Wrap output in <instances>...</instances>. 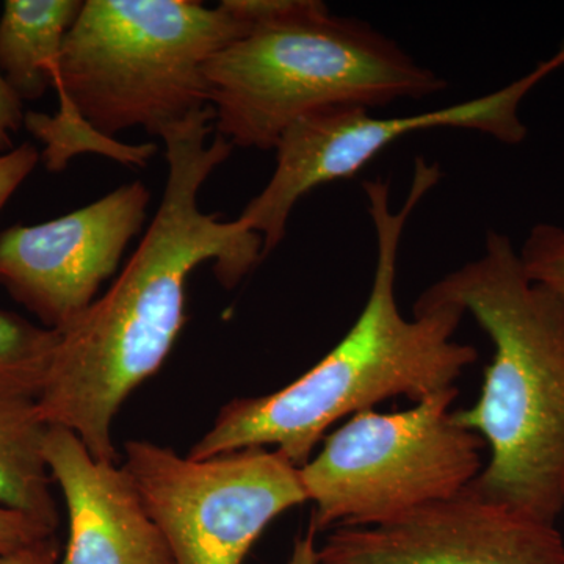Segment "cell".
Masks as SVG:
<instances>
[{"label": "cell", "instance_id": "6da1fadb", "mask_svg": "<svg viewBox=\"0 0 564 564\" xmlns=\"http://www.w3.org/2000/svg\"><path fill=\"white\" fill-rule=\"evenodd\" d=\"M212 107L163 133L169 177L161 206L139 248L106 295L62 329L36 399L41 421L76 434L99 462L117 463L115 415L161 369L187 321L191 274L214 262L232 289L263 259L262 237L236 218L204 214V182L234 147L215 128Z\"/></svg>", "mask_w": 564, "mask_h": 564}, {"label": "cell", "instance_id": "7a4b0ae2", "mask_svg": "<svg viewBox=\"0 0 564 564\" xmlns=\"http://www.w3.org/2000/svg\"><path fill=\"white\" fill-rule=\"evenodd\" d=\"M441 176L437 163L415 159L410 192L397 210L391 204V182L364 181L377 259L361 314L343 340L299 380L280 391L234 399L223 406L187 456L206 459L273 447L300 469L334 423L397 397L415 403L455 388L478 361L474 345L455 339L466 314L452 304H440L414 306L413 318H406L395 293L404 228Z\"/></svg>", "mask_w": 564, "mask_h": 564}, {"label": "cell", "instance_id": "3957f363", "mask_svg": "<svg viewBox=\"0 0 564 564\" xmlns=\"http://www.w3.org/2000/svg\"><path fill=\"white\" fill-rule=\"evenodd\" d=\"M452 304L494 345L480 397L456 422L489 448L470 492L547 522L564 510V299L530 280L510 237L488 231L474 261L414 306Z\"/></svg>", "mask_w": 564, "mask_h": 564}, {"label": "cell", "instance_id": "277c9868", "mask_svg": "<svg viewBox=\"0 0 564 564\" xmlns=\"http://www.w3.org/2000/svg\"><path fill=\"white\" fill-rule=\"evenodd\" d=\"M251 25L204 66L218 135L274 150L296 121L325 110L425 99L448 82L356 18L317 0H234Z\"/></svg>", "mask_w": 564, "mask_h": 564}, {"label": "cell", "instance_id": "5b68a950", "mask_svg": "<svg viewBox=\"0 0 564 564\" xmlns=\"http://www.w3.org/2000/svg\"><path fill=\"white\" fill-rule=\"evenodd\" d=\"M250 31L223 2L87 0L52 87L104 135L143 128L162 137L209 107L204 66Z\"/></svg>", "mask_w": 564, "mask_h": 564}, {"label": "cell", "instance_id": "8992f818", "mask_svg": "<svg viewBox=\"0 0 564 564\" xmlns=\"http://www.w3.org/2000/svg\"><path fill=\"white\" fill-rule=\"evenodd\" d=\"M458 389L408 410L351 415L300 467L310 530L384 524L458 496L484 470L485 441L456 422Z\"/></svg>", "mask_w": 564, "mask_h": 564}, {"label": "cell", "instance_id": "52a82bcc", "mask_svg": "<svg viewBox=\"0 0 564 564\" xmlns=\"http://www.w3.org/2000/svg\"><path fill=\"white\" fill-rule=\"evenodd\" d=\"M122 467L169 544L173 564H243L274 519L307 502L299 467L272 448L193 459L129 441Z\"/></svg>", "mask_w": 564, "mask_h": 564}, {"label": "cell", "instance_id": "ba28073f", "mask_svg": "<svg viewBox=\"0 0 564 564\" xmlns=\"http://www.w3.org/2000/svg\"><path fill=\"white\" fill-rule=\"evenodd\" d=\"M564 66V44L521 79L507 87L406 117L380 118L364 109L325 110L296 121L276 144L270 181L239 218L262 237L263 258L276 250L296 203L321 185L350 180L386 148L432 129L485 133L503 144H519L527 131L521 104L536 85Z\"/></svg>", "mask_w": 564, "mask_h": 564}, {"label": "cell", "instance_id": "9c48e42d", "mask_svg": "<svg viewBox=\"0 0 564 564\" xmlns=\"http://www.w3.org/2000/svg\"><path fill=\"white\" fill-rule=\"evenodd\" d=\"M150 202L147 185L135 181L55 220L7 229L0 234V288L44 328H68L117 273Z\"/></svg>", "mask_w": 564, "mask_h": 564}, {"label": "cell", "instance_id": "30bf717a", "mask_svg": "<svg viewBox=\"0 0 564 564\" xmlns=\"http://www.w3.org/2000/svg\"><path fill=\"white\" fill-rule=\"evenodd\" d=\"M318 564H564L554 522L464 489L384 524L343 527Z\"/></svg>", "mask_w": 564, "mask_h": 564}, {"label": "cell", "instance_id": "8fae6325", "mask_svg": "<svg viewBox=\"0 0 564 564\" xmlns=\"http://www.w3.org/2000/svg\"><path fill=\"white\" fill-rule=\"evenodd\" d=\"M44 458L68 513V543L58 564H173L124 467L99 462L62 426L47 429Z\"/></svg>", "mask_w": 564, "mask_h": 564}, {"label": "cell", "instance_id": "7c38bea8", "mask_svg": "<svg viewBox=\"0 0 564 564\" xmlns=\"http://www.w3.org/2000/svg\"><path fill=\"white\" fill-rule=\"evenodd\" d=\"M84 2L7 0L0 17V74L21 101L52 87L63 44Z\"/></svg>", "mask_w": 564, "mask_h": 564}, {"label": "cell", "instance_id": "4fadbf2b", "mask_svg": "<svg viewBox=\"0 0 564 564\" xmlns=\"http://www.w3.org/2000/svg\"><path fill=\"white\" fill-rule=\"evenodd\" d=\"M36 400L0 395V507L31 516L57 530L61 522L46 458Z\"/></svg>", "mask_w": 564, "mask_h": 564}, {"label": "cell", "instance_id": "5bb4252c", "mask_svg": "<svg viewBox=\"0 0 564 564\" xmlns=\"http://www.w3.org/2000/svg\"><path fill=\"white\" fill-rule=\"evenodd\" d=\"M58 96V111L55 115L28 111L24 126L32 135L44 144L41 161L47 172H63L70 159L79 152H99L126 165L143 166L158 152L155 144L147 143L139 147L122 144L99 132L90 121L82 117L77 107L62 93Z\"/></svg>", "mask_w": 564, "mask_h": 564}, {"label": "cell", "instance_id": "9a60e30c", "mask_svg": "<svg viewBox=\"0 0 564 564\" xmlns=\"http://www.w3.org/2000/svg\"><path fill=\"white\" fill-rule=\"evenodd\" d=\"M61 333L0 310V395L39 399Z\"/></svg>", "mask_w": 564, "mask_h": 564}, {"label": "cell", "instance_id": "2e32d148", "mask_svg": "<svg viewBox=\"0 0 564 564\" xmlns=\"http://www.w3.org/2000/svg\"><path fill=\"white\" fill-rule=\"evenodd\" d=\"M519 256L530 280L564 299V228L549 223L534 226Z\"/></svg>", "mask_w": 564, "mask_h": 564}, {"label": "cell", "instance_id": "e0dca14e", "mask_svg": "<svg viewBox=\"0 0 564 564\" xmlns=\"http://www.w3.org/2000/svg\"><path fill=\"white\" fill-rule=\"evenodd\" d=\"M40 161V151L32 143L20 144L0 154V210L21 187L22 182L31 176Z\"/></svg>", "mask_w": 564, "mask_h": 564}, {"label": "cell", "instance_id": "ac0fdd59", "mask_svg": "<svg viewBox=\"0 0 564 564\" xmlns=\"http://www.w3.org/2000/svg\"><path fill=\"white\" fill-rule=\"evenodd\" d=\"M54 534V530L40 524L31 516L0 507V554L17 551Z\"/></svg>", "mask_w": 564, "mask_h": 564}, {"label": "cell", "instance_id": "d6986e66", "mask_svg": "<svg viewBox=\"0 0 564 564\" xmlns=\"http://www.w3.org/2000/svg\"><path fill=\"white\" fill-rule=\"evenodd\" d=\"M22 101L0 74V154L13 150L14 133L24 126Z\"/></svg>", "mask_w": 564, "mask_h": 564}, {"label": "cell", "instance_id": "ffe728a7", "mask_svg": "<svg viewBox=\"0 0 564 564\" xmlns=\"http://www.w3.org/2000/svg\"><path fill=\"white\" fill-rule=\"evenodd\" d=\"M57 543L55 538H44L17 551L0 554V564H58Z\"/></svg>", "mask_w": 564, "mask_h": 564}, {"label": "cell", "instance_id": "44dd1931", "mask_svg": "<svg viewBox=\"0 0 564 564\" xmlns=\"http://www.w3.org/2000/svg\"><path fill=\"white\" fill-rule=\"evenodd\" d=\"M288 564H318V547L315 545V533L307 530L293 543L291 558Z\"/></svg>", "mask_w": 564, "mask_h": 564}]
</instances>
